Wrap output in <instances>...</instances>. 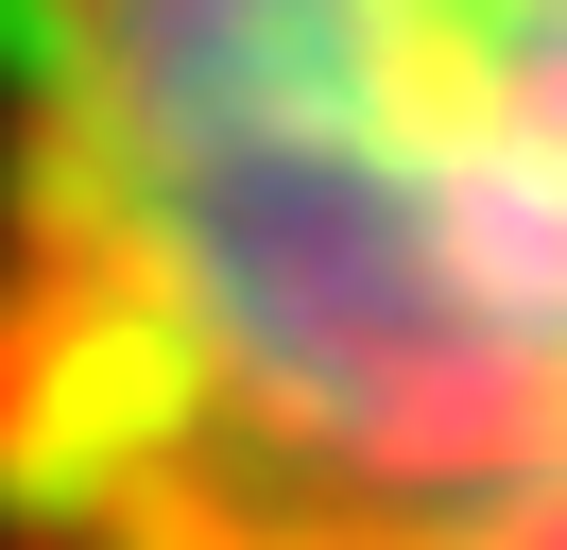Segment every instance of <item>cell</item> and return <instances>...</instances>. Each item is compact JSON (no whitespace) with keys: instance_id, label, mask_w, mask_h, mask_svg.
<instances>
[{"instance_id":"cell-1","label":"cell","mask_w":567,"mask_h":550,"mask_svg":"<svg viewBox=\"0 0 567 550\" xmlns=\"http://www.w3.org/2000/svg\"><path fill=\"white\" fill-rule=\"evenodd\" d=\"M0 550H567V0H0Z\"/></svg>"}]
</instances>
